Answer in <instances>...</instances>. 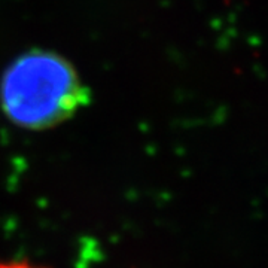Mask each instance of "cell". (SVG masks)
I'll list each match as a JSON object with an SVG mask.
<instances>
[{"label": "cell", "instance_id": "obj_1", "mask_svg": "<svg viewBox=\"0 0 268 268\" xmlns=\"http://www.w3.org/2000/svg\"><path fill=\"white\" fill-rule=\"evenodd\" d=\"M89 103L91 91L75 64L46 48L21 53L0 76V109L21 130H53Z\"/></svg>", "mask_w": 268, "mask_h": 268}, {"label": "cell", "instance_id": "obj_2", "mask_svg": "<svg viewBox=\"0 0 268 268\" xmlns=\"http://www.w3.org/2000/svg\"><path fill=\"white\" fill-rule=\"evenodd\" d=\"M0 268H50L45 265H36L29 259H0Z\"/></svg>", "mask_w": 268, "mask_h": 268}]
</instances>
